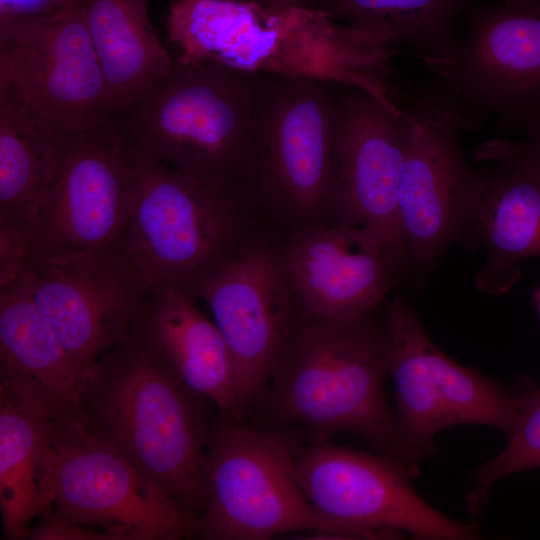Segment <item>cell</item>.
<instances>
[{
  "instance_id": "cell-1",
  "label": "cell",
  "mask_w": 540,
  "mask_h": 540,
  "mask_svg": "<svg viewBox=\"0 0 540 540\" xmlns=\"http://www.w3.org/2000/svg\"><path fill=\"white\" fill-rule=\"evenodd\" d=\"M165 25L174 59L354 87L397 105L389 84L394 47L318 9L175 0Z\"/></svg>"
},
{
  "instance_id": "cell-2",
  "label": "cell",
  "mask_w": 540,
  "mask_h": 540,
  "mask_svg": "<svg viewBox=\"0 0 540 540\" xmlns=\"http://www.w3.org/2000/svg\"><path fill=\"white\" fill-rule=\"evenodd\" d=\"M274 75L174 59L169 73L116 115L138 149L246 203L253 200Z\"/></svg>"
},
{
  "instance_id": "cell-3",
  "label": "cell",
  "mask_w": 540,
  "mask_h": 540,
  "mask_svg": "<svg viewBox=\"0 0 540 540\" xmlns=\"http://www.w3.org/2000/svg\"><path fill=\"white\" fill-rule=\"evenodd\" d=\"M377 310L299 322L262 395L278 424L306 427L313 442L350 433L390 454L395 414L384 389L389 329L386 314Z\"/></svg>"
},
{
  "instance_id": "cell-4",
  "label": "cell",
  "mask_w": 540,
  "mask_h": 540,
  "mask_svg": "<svg viewBox=\"0 0 540 540\" xmlns=\"http://www.w3.org/2000/svg\"><path fill=\"white\" fill-rule=\"evenodd\" d=\"M200 400L205 399L131 336L99 359L81 407L98 433L200 518L213 429Z\"/></svg>"
},
{
  "instance_id": "cell-5",
  "label": "cell",
  "mask_w": 540,
  "mask_h": 540,
  "mask_svg": "<svg viewBox=\"0 0 540 540\" xmlns=\"http://www.w3.org/2000/svg\"><path fill=\"white\" fill-rule=\"evenodd\" d=\"M37 481L39 515L53 512L109 540H182L199 533V518L98 433L82 407L54 410Z\"/></svg>"
},
{
  "instance_id": "cell-6",
  "label": "cell",
  "mask_w": 540,
  "mask_h": 540,
  "mask_svg": "<svg viewBox=\"0 0 540 540\" xmlns=\"http://www.w3.org/2000/svg\"><path fill=\"white\" fill-rule=\"evenodd\" d=\"M295 452L292 438L282 431L221 419L206 451V505L198 536L266 540L307 531L318 539H349L305 495L296 475Z\"/></svg>"
},
{
  "instance_id": "cell-7",
  "label": "cell",
  "mask_w": 540,
  "mask_h": 540,
  "mask_svg": "<svg viewBox=\"0 0 540 540\" xmlns=\"http://www.w3.org/2000/svg\"><path fill=\"white\" fill-rule=\"evenodd\" d=\"M130 152L133 195L120 252L148 290L183 284L239 247L243 202L131 142Z\"/></svg>"
},
{
  "instance_id": "cell-8",
  "label": "cell",
  "mask_w": 540,
  "mask_h": 540,
  "mask_svg": "<svg viewBox=\"0 0 540 540\" xmlns=\"http://www.w3.org/2000/svg\"><path fill=\"white\" fill-rule=\"evenodd\" d=\"M386 317L396 401L395 440L388 456L417 474V464L433 453L435 436L445 428L481 424L509 434L521 393L506 391L444 354L403 298L388 305Z\"/></svg>"
},
{
  "instance_id": "cell-9",
  "label": "cell",
  "mask_w": 540,
  "mask_h": 540,
  "mask_svg": "<svg viewBox=\"0 0 540 540\" xmlns=\"http://www.w3.org/2000/svg\"><path fill=\"white\" fill-rule=\"evenodd\" d=\"M405 97L398 213L407 260L422 276L450 244L465 237L478 170L467 164L460 136L479 125L433 77Z\"/></svg>"
},
{
  "instance_id": "cell-10",
  "label": "cell",
  "mask_w": 540,
  "mask_h": 540,
  "mask_svg": "<svg viewBox=\"0 0 540 540\" xmlns=\"http://www.w3.org/2000/svg\"><path fill=\"white\" fill-rule=\"evenodd\" d=\"M132 195L130 142L117 116L65 133L54 179L29 228L26 262L119 251Z\"/></svg>"
},
{
  "instance_id": "cell-11",
  "label": "cell",
  "mask_w": 540,
  "mask_h": 540,
  "mask_svg": "<svg viewBox=\"0 0 540 540\" xmlns=\"http://www.w3.org/2000/svg\"><path fill=\"white\" fill-rule=\"evenodd\" d=\"M299 484L314 508L349 538H478V526L451 519L413 488L415 473L396 459L327 442L296 449Z\"/></svg>"
},
{
  "instance_id": "cell-12",
  "label": "cell",
  "mask_w": 540,
  "mask_h": 540,
  "mask_svg": "<svg viewBox=\"0 0 540 540\" xmlns=\"http://www.w3.org/2000/svg\"><path fill=\"white\" fill-rule=\"evenodd\" d=\"M206 304L232 354L237 374V417L262 397L293 331L296 298L280 254L244 241L227 258L184 282Z\"/></svg>"
},
{
  "instance_id": "cell-13",
  "label": "cell",
  "mask_w": 540,
  "mask_h": 540,
  "mask_svg": "<svg viewBox=\"0 0 540 540\" xmlns=\"http://www.w3.org/2000/svg\"><path fill=\"white\" fill-rule=\"evenodd\" d=\"M0 83L14 89L62 133L112 116L84 1L0 36Z\"/></svg>"
},
{
  "instance_id": "cell-14",
  "label": "cell",
  "mask_w": 540,
  "mask_h": 540,
  "mask_svg": "<svg viewBox=\"0 0 540 540\" xmlns=\"http://www.w3.org/2000/svg\"><path fill=\"white\" fill-rule=\"evenodd\" d=\"M405 144L400 105L354 87L337 97L329 211L376 236L400 269L408 263L398 213Z\"/></svg>"
},
{
  "instance_id": "cell-15",
  "label": "cell",
  "mask_w": 540,
  "mask_h": 540,
  "mask_svg": "<svg viewBox=\"0 0 540 540\" xmlns=\"http://www.w3.org/2000/svg\"><path fill=\"white\" fill-rule=\"evenodd\" d=\"M467 36L428 67L480 125L525 126L540 115V13L506 5L468 9Z\"/></svg>"
},
{
  "instance_id": "cell-16",
  "label": "cell",
  "mask_w": 540,
  "mask_h": 540,
  "mask_svg": "<svg viewBox=\"0 0 540 540\" xmlns=\"http://www.w3.org/2000/svg\"><path fill=\"white\" fill-rule=\"evenodd\" d=\"M18 278L87 371L134 335L149 292L120 250L62 261H27Z\"/></svg>"
},
{
  "instance_id": "cell-17",
  "label": "cell",
  "mask_w": 540,
  "mask_h": 540,
  "mask_svg": "<svg viewBox=\"0 0 540 540\" xmlns=\"http://www.w3.org/2000/svg\"><path fill=\"white\" fill-rule=\"evenodd\" d=\"M329 85L274 75L253 198L297 219L329 211L337 113Z\"/></svg>"
},
{
  "instance_id": "cell-18",
  "label": "cell",
  "mask_w": 540,
  "mask_h": 540,
  "mask_svg": "<svg viewBox=\"0 0 540 540\" xmlns=\"http://www.w3.org/2000/svg\"><path fill=\"white\" fill-rule=\"evenodd\" d=\"M280 257L307 318L343 319L377 310L400 271L371 232L339 223L303 226Z\"/></svg>"
},
{
  "instance_id": "cell-19",
  "label": "cell",
  "mask_w": 540,
  "mask_h": 540,
  "mask_svg": "<svg viewBox=\"0 0 540 540\" xmlns=\"http://www.w3.org/2000/svg\"><path fill=\"white\" fill-rule=\"evenodd\" d=\"M181 284L149 290L134 337L156 353L221 419L238 422L237 374L213 319Z\"/></svg>"
},
{
  "instance_id": "cell-20",
  "label": "cell",
  "mask_w": 540,
  "mask_h": 540,
  "mask_svg": "<svg viewBox=\"0 0 540 540\" xmlns=\"http://www.w3.org/2000/svg\"><path fill=\"white\" fill-rule=\"evenodd\" d=\"M64 133L0 83V273L27 259L31 222L54 179Z\"/></svg>"
},
{
  "instance_id": "cell-21",
  "label": "cell",
  "mask_w": 540,
  "mask_h": 540,
  "mask_svg": "<svg viewBox=\"0 0 540 540\" xmlns=\"http://www.w3.org/2000/svg\"><path fill=\"white\" fill-rule=\"evenodd\" d=\"M478 171L464 238L484 251L476 286L505 293L519 277V263L540 256V165L526 159Z\"/></svg>"
},
{
  "instance_id": "cell-22",
  "label": "cell",
  "mask_w": 540,
  "mask_h": 540,
  "mask_svg": "<svg viewBox=\"0 0 540 540\" xmlns=\"http://www.w3.org/2000/svg\"><path fill=\"white\" fill-rule=\"evenodd\" d=\"M55 409L29 380L0 373V511L7 540L27 539L40 513L38 466Z\"/></svg>"
},
{
  "instance_id": "cell-23",
  "label": "cell",
  "mask_w": 540,
  "mask_h": 540,
  "mask_svg": "<svg viewBox=\"0 0 540 540\" xmlns=\"http://www.w3.org/2000/svg\"><path fill=\"white\" fill-rule=\"evenodd\" d=\"M84 11L116 116L162 80L174 58L152 25L146 0H84Z\"/></svg>"
},
{
  "instance_id": "cell-24",
  "label": "cell",
  "mask_w": 540,
  "mask_h": 540,
  "mask_svg": "<svg viewBox=\"0 0 540 540\" xmlns=\"http://www.w3.org/2000/svg\"><path fill=\"white\" fill-rule=\"evenodd\" d=\"M0 373L29 380L56 409L81 407L94 374L70 354L18 277L0 284Z\"/></svg>"
},
{
  "instance_id": "cell-25",
  "label": "cell",
  "mask_w": 540,
  "mask_h": 540,
  "mask_svg": "<svg viewBox=\"0 0 540 540\" xmlns=\"http://www.w3.org/2000/svg\"><path fill=\"white\" fill-rule=\"evenodd\" d=\"M476 0H307L334 20L421 56L427 67L450 59L460 39L456 22Z\"/></svg>"
},
{
  "instance_id": "cell-26",
  "label": "cell",
  "mask_w": 540,
  "mask_h": 540,
  "mask_svg": "<svg viewBox=\"0 0 540 540\" xmlns=\"http://www.w3.org/2000/svg\"><path fill=\"white\" fill-rule=\"evenodd\" d=\"M507 436L505 448L471 473L473 489L466 502L472 515L483 509L496 481L515 472L540 467V389L521 393L518 415Z\"/></svg>"
},
{
  "instance_id": "cell-27",
  "label": "cell",
  "mask_w": 540,
  "mask_h": 540,
  "mask_svg": "<svg viewBox=\"0 0 540 540\" xmlns=\"http://www.w3.org/2000/svg\"><path fill=\"white\" fill-rule=\"evenodd\" d=\"M524 129L527 131L525 140L494 139L487 141L478 147L474 160L500 164L526 159L540 165V115L533 118Z\"/></svg>"
},
{
  "instance_id": "cell-28",
  "label": "cell",
  "mask_w": 540,
  "mask_h": 540,
  "mask_svg": "<svg viewBox=\"0 0 540 540\" xmlns=\"http://www.w3.org/2000/svg\"><path fill=\"white\" fill-rule=\"evenodd\" d=\"M84 0H0V36L16 26L82 3Z\"/></svg>"
},
{
  "instance_id": "cell-29",
  "label": "cell",
  "mask_w": 540,
  "mask_h": 540,
  "mask_svg": "<svg viewBox=\"0 0 540 540\" xmlns=\"http://www.w3.org/2000/svg\"><path fill=\"white\" fill-rule=\"evenodd\" d=\"M31 526L27 539L31 540H109L102 531L67 520L53 512H43Z\"/></svg>"
},
{
  "instance_id": "cell-30",
  "label": "cell",
  "mask_w": 540,
  "mask_h": 540,
  "mask_svg": "<svg viewBox=\"0 0 540 540\" xmlns=\"http://www.w3.org/2000/svg\"><path fill=\"white\" fill-rule=\"evenodd\" d=\"M241 2H254L274 8H291L296 6H307V0H234Z\"/></svg>"
},
{
  "instance_id": "cell-31",
  "label": "cell",
  "mask_w": 540,
  "mask_h": 540,
  "mask_svg": "<svg viewBox=\"0 0 540 540\" xmlns=\"http://www.w3.org/2000/svg\"><path fill=\"white\" fill-rule=\"evenodd\" d=\"M503 4L514 9L540 13V0H503Z\"/></svg>"
},
{
  "instance_id": "cell-32",
  "label": "cell",
  "mask_w": 540,
  "mask_h": 540,
  "mask_svg": "<svg viewBox=\"0 0 540 540\" xmlns=\"http://www.w3.org/2000/svg\"><path fill=\"white\" fill-rule=\"evenodd\" d=\"M533 299H534V303H535L537 312H538L539 317H540V285L535 290V292L533 294Z\"/></svg>"
}]
</instances>
